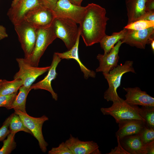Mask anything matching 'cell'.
Returning a JSON list of instances; mask_svg holds the SVG:
<instances>
[{
	"label": "cell",
	"instance_id": "6da1fadb",
	"mask_svg": "<svg viewBox=\"0 0 154 154\" xmlns=\"http://www.w3.org/2000/svg\"><path fill=\"white\" fill-rule=\"evenodd\" d=\"M86 7L85 15L79 29L86 45L90 46L100 43L106 35V26L109 19L106 16L105 9L99 5L92 3Z\"/></svg>",
	"mask_w": 154,
	"mask_h": 154
},
{
	"label": "cell",
	"instance_id": "7a4b0ae2",
	"mask_svg": "<svg viewBox=\"0 0 154 154\" xmlns=\"http://www.w3.org/2000/svg\"><path fill=\"white\" fill-rule=\"evenodd\" d=\"M132 61L126 60L124 64L118 65L108 73H103L108 84V88L104 94V98L107 101L113 102H119L123 99L117 92V89L121 85L122 77L125 73H135Z\"/></svg>",
	"mask_w": 154,
	"mask_h": 154
},
{
	"label": "cell",
	"instance_id": "3957f363",
	"mask_svg": "<svg viewBox=\"0 0 154 154\" xmlns=\"http://www.w3.org/2000/svg\"><path fill=\"white\" fill-rule=\"evenodd\" d=\"M77 23L68 18L56 17L52 23L57 38L61 39L68 50L75 44L80 35Z\"/></svg>",
	"mask_w": 154,
	"mask_h": 154
},
{
	"label": "cell",
	"instance_id": "277c9868",
	"mask_svg": "<svg viewBox=\"0 0 154 154\" xmlns=\"http://www.w3.org/2000/svg\"><path fill=\"white\" fill-rule=\"evenodd\" d=\"M56 38L52 23L46 27L38 28L33 50L28 57L25 58L30 65L38 67L40 58L46 49Z\"/></svg>",
	"mask_w": 154,
	"mask_h": 154
},
{
	"label": "cell",
	"instance_id": "5b68a950",
	"mask_svg": "<svg viewBox=\"0 0 154 154\" xmlns=\"http://www.w3.org/2000/svg\"><path fill=\"white\" fill-rule=\"evenodd\" d=\"M138 106L129 104L122 99L120 101L113 102L108 108H102L100 110L104 115H109L118 123L120 121L129 119H137L145 121L139 113Z\"/></svg>",
	"mask_w": 154,
	"mask_h": 154
},
{
	"label": "cell",
	"instance_id": "8992f818",
	"mask_svg": "<svg viewBox=\"0 0 154 154\" xmlns=\"http://www.w3.org/2000/svg\"><path fill=\"white\" fill-rule=\"evenodd\" d=\"M14 26L24 53V58H26L30 56L33 50L38 28L25 19Z\"/></svg>",
	"mask_w": 154,
	"mask_h": 154
},
{
	"label": "cell",
	"instance_id": "52a82bcc",
	"mask_svg": "<svg viewBox=\"0 0 154 154\" xmlns=\"http://www.w3.org/2000/svg\"><path fill=\"white\" fill-rule=\"evenodd\" d=\"M14 110V113L19 115L24 125L30 131L37 140L42 151L45 153L47 150L48 144L44 138L42 129L44 123L48 120V117L45 115L39 117H33L27 113L17 110Z\"/></svg>",
	"mask_w": 154,
	"mask_h": 154
},
{
	"label": "cell",
	"instance_id": "ba28073f",
	"mask_svg": "<svg viewBox=\"0 0 154 154\" xmlns=\"http://www.w3.org/2000/svg\"><path fill=\"white\" fill-rule=\"evenodd\" d=\"M19 68V71L14 75L13 78L21 80L23 86L30 88L36 79L49 69L50 66L39 67L30 65L24 58L16 59Z\"/></svg>",
	"mask_w": 154,
	"mask_h": 154
},
{
	"label": "cell",
	"instance_id": "9c48e42d",
	"mask_svg": "<svg viewBox=\"0 0 154 154\" xmlns=\"http://www.w3.org/2000/svg\"><path fill=\"white\" fill-rule=\"evenodd\" d=\"M55 17L53 10L40 5L29 10L25 15L24 19L38 28L50 25Z\"/></svg>",
	"mask_w": 154,
	"mask_h": 154
},
{
	"label": "cell",
	"instance_id": "30bf717a",
	"mask_svg": "<svg viewBox=\"0 0 154 154\" xmlns=\"http://www.w3.org/2000/svg\"><path fill=\"white\" fill-rule=\"evenodd\" d=\"M53 11L56 17L68 18L79 24L84 16L86 7L75 5L68 0H59Z\"/></svg>",
	"mask_w": 154,
	"mask_h": 154
},
{
	"label": "cell",
	"instance_id": "8fae6325",
	"mask_svg": "<svg viewBox=\"0 0 154 154\" xmlns=\"http://www.w3.org/2000/svg\"><path fill=\"white\" fill-rule=\"evenodd\" d=\"M154 40V27H152L139 30L127 29L125 37L121 41L122 43L144 49L147 44H150Z\"/></svg>",
	"mask_w": 154,
	"mask_h": 154
},
{
	"label": "cell",
	"instance_id": "7c38bea8",
	"mask_svg": "<svg viewBox=\"0 0 154 154\" xmlns=\"http://www.w3.org/2000/svg\"><path fill=\"white\" fill-rule=\"evenodd\" d=\"M65 143L72 154H101L98 144L93 141H84L71 134Z\"/></svg>",
	"mask_w": 154,
	"mask_h": 154
},
{
	"label": "cell",
	"instance_id": "4fadbf2b",
	"mask_svg": "<svg viewBox=\"0 0 154 154\" xmlns=\"http://www.w3.org/2000/svg\"><path fill=\"white\" fill-rule=\"evenodd\" d=\"M122 44L121 40H119L108 53L97 55L96 58L99 61V65L96 69V72L108 73L117 66L119 48Z\"/></svg>",
	"mask_w": 154,
	"mask_h": 154
},
{
	"label": "cell",
	"instance_id": "5bb4252c",
	"mask_svg": "<svg viewBox=\"0 0 154 154\" xmlns=\"http://www.w3.org/2000/svg\"><path fill=\"white\" fill-rule=\"evenodd\" d=\"M61 60L56 52H54L48 74L43 79L33 84L30 87L31 89L46 90L50 93L53 99L57 101L58 98V95L53 90L51 86V82L56 77L57 75L56 72V68Z\"/></svg>",
	"mask_w": 154,
	"mask_h": 154
},
{
	"label": "cell",
	"instance_id": "9a60e30c",
	"mask_svg": "<svg viewBox=\"0 0 154 154\" xmlns=\"http://www.w3.org/2000/svg\"><path fill=\"white\" fill-rule=\"evenodd\" d=\"M39 0H18L13 6H11L7 15L14 25L24 20L25 14L34 7L40 5Z\"/></svg>",
	"mask_w": 154,
	"mask_h": 154
},
{
	"label": "cell",
	"instance_id": "2e32d148",
	"mask_svg": "<svg viewBox=\"0 0 154 154\" xmlns=\"http://www.w3.org/2000/svg\"><path fill=\"white\" fill-rule=\"evenodd\" d=\"M127 93L124 101L127 103L133 105L145 106H154V98L147 92L142 91L140 88H123Z\"/></svg>",
	"mask_w": 154,
	"mask_h": 154
},
{
	"label": "cell",
	"instance_id": "e0dca14e",
	"mask_svg": "<svg viewBox=\"0 0 154 154\" xmlns=\"http://www.w3.org/2000/svg\"><path fill=\"white\" fill-rule=\"evenodd\" d=\"M149 0H125L128 24L141 20L147 13L146 5Z\"/></svg>",
	"mask_w": 154,
	"mask_h": 154
},
{
	"label": "cell",
	"instance_id": "ac0fdd59",
	"mask_svg": "<svg viewBox=\"0 0 154 154\" xmlns=\"http://www.w3.org/2000/svg\"><path fill=\"white\" fill-rule=\"evenodd\" d=\"M118 123L119 129L116 135L119 139L125 136L138 134L145 126L144 121L134 119L123 120Z\"/></svg>",
	"mask_w": 154,
	"mask_h": 154
},
{
	"label": "cell",
	"instance_id": "d6986e66",
	"mask_svg": "<svg viewBox=\"0 0 154 154\" xmlns=\"http://www.w3.org/2000/svg\"><path fill=\"white\" fill-rule=\"evenodd\" d=\"M80 35L77 39L74 45L70 50L63 52H56V54L61 59H74L75 60L80 66L81 70L84 74V78L87 79L89 77L94 78L96 73L86 67L82 62L78 54V46Z\"/></svg>",
	"mask_w": 154,
	"mask_h": 154
},
{
	"label": "cell",
	"instance_id": "ffe728a7",
	"mask_svg": "<svg viewBox=\"0 0 154 154\" xmlns=\"http://www.w3.org/2000/svg\"><path fill=\"white\" fill-rule=\"evenodd\" d=\"M119 139L121 146L129 154H143L144 144L139 134L125 136Z\"/></svg>",
	"mask_w": 154,
	"mask_h": 154
},
{
	"label": "cell",
	"instance_id": "44dd1931",
	"mask_svg": "<svg viewBox=\"0 0 154 154\" xmlns=\"http://www.w3.org/2000/svg\"><path fill=\"white\" fill-rule=\"evenodd\" d=\"M127 30V29L124 28L119 32L113 33L111 35H106L102 38L100 43L101 48L104 50V54L109 52L115 44L124 38Z\"/></svg>",
	"mask_w": 154,
	"mask_h": 154
},
{
	"label": "cell",
	"instance_id": "7402d4cb",
	"mask_svg": "<svg viewBox=\"0 0 154 154\" xmlns=\"http://www.w3.org/2000/svg\"><path fill=\"white\" fill-rule=\"evenodd\" d=\"M19 91L15 97L11 105L10 109L19 110L27 113L26 104L27 98L29 92L31 90L30 88H27L22 86L19 88Z\"/></svg>",
	"mask_w": 154,
	"mask_h": 154
},
{
	"label": "cell",
	"instance_id": "603a6c76",
	"mask_svg": "<svg viewBox=\"0 0 154 154\" xmlns=\"http://www.w3.org/2000/svg\"><path fill=\"white\" fill-rule=\"evenodd\" d=\"M23 85L22 81L19 79H15L11 81L3 80V82L0 89V96L17 92Z\"/></svg>",
	"mask_w": 154,
	"mask_h": 154
},
{
	"label": "cell",
	"instance_id": "cb8c5ba5",
	"mask_svg": "<svg viewBox=\"0 0 154 154\" xmlns=\"http://www.w3.org/2000/svg\"><path fill=\"white\" fill-rule=\"evenodd\" d=\"M9 129L10 133L16 134L19 131H23L32 135L30 131L24 125L19 115L15 113L12 114L9 125Z\"/></svg>",
	"mask_w": 154,
	"mask_h": 154
},
{
	"label": "cell",
	"instance_id": "d4e9b609",
	"mask_svg": "<svg viewBox=\"0 0 154 154\" xmlns=\"http://www.w3.org/2000/svg\"><path fill=\"white\" fill-rule=\"evenodd\" d=\"M139 113L144 120L145 125L154 128V106H142L139 108Z\"/></svg>",
	"mask_w": 154,
	"mask_h": 154
},
{
	"label": "cell",
	"instance_id": "484cf974",
	"mask_svg": "<svg viewBox=\"0 0 154 154\" xmlns=\"http://www.w3.org/2000/svg\"><path fill=\"white\" fill-rule=\"evenodd\" d=\"M15 133H10L7 139L3 140V145L0 149V154H9L16 148V143L15 141Z\"/></svg>",
	"mask_w": 154,
	"mask_h": 154
},
{
	"label": "cell",
	"instance_id": "4316f807",
	"mask_svg": "<svg viewBox=\"0 0 154 154\" xmlns=\"http://www.w3.org/2000/svg\"><path fill=\"white\" fill-rule=\"evenodd\" d=\"M152 27H154V21L139 20L127 24L124 28L128 29L139 30Z\"/></svg>",
	"mask_w": 154,
	"mask_h": 154
},
{
	"label": "cell",
	"instance_id": "83f0119b",
	"mask_svg": "<svg viewBox=\"0 0 154 154\" xmlns=\"http://www.w3.org/2000/svg\"><path fill=\"white\" fill-rule=\"evenodd\" d=\"M139 134L144 145L154 141V128H149L145 125Z\"/></svg>",
	"mask_w": 154,
	"mask_h": 154
},
{
	"label": "cell",
	"instance_id": "f1b7e54d",
	"mask_svg": "<svg viewBox=\"0 0 154 154\" xmlns=\"http://www.w3.org/2000/svg\"><path fill=\"white\" fill-rule=\"evenodd\" d=\"M17 92L11 94L0 96V107L10 110L11 105Z\"/></svg>",
	"mask_w": 154,
	"mask_h": 154
},
{
	"label": "cell",
	"instance_id": "f546056e",
	"mask_svg": "<svg viewBox=\"0 0 154 154\" xmlns=\"http://www.w3.org/2000/svg\"><path fill=\"white\" fill-rule=\"evenodd\" d=\"M48 154H72L64 142H62L57 147H52L48 152Z\"/></svg>",
	"mask_w": 154,
	"mask_h": 154
},
{
	"label": "cell",
	"instance_id": "4dcf8cb0",
	"mask_svg": "<svg viewBox=\"0 0 154 154\" xmlns=\"http://www.w3.org/2000/svg\"><path fill=\"white\" fill-rule=\"evenodd\" d=\"M12 116V114L6 119L0 128V141H3L10 133L9 125Z\"/></svg>",
	"mask_w": 154,
	"mask_h": 154
},
{
	"label": "cell",
	"instance_id": "1f68e13d",
	"mask_svg": "<svg viewBox=\"0 0 154 154\" xmlns=\"http://www.w3.org/2000/svg\"><path fill=\"white\" fill-rule=\"evenodd\" d=\"M117 146L114 149H112L111 151L107 154H129L121 145L118 137H117Z\"/></svg>",
	"mask_w": 154,
	"mask_h": 154
},
{
	"label": "cell",
	"instance_id": "d6a6232c",
	"mask_svg": "<svg viewBox=\"0 0 154 154\" xmlns=\"http://www.w3.org/2000/svg\"><path fill=\"white\" fill-rule=\"evenodd\" d=\"M59 0H39L40 5L45 6L53 10Z\"/></svg>",
	"mask_w": 154,
	"mask_h": 154
},
{
	"label": "cell",
	"instance_id": "836d02e7",
	"mask_svg": "<svg viewBox=\"0 0 154 154\" xmlns=\"http://www.w3.org/2000/svg\"><path fill=\"white\" fill-rule=\"evenodd\" d=\"M154 141L144 145L143 154H154Z\"/></svg>",
	"mask_w": 154,
	"mask_h": 154
},
{
	"label": "cell",
	"instance_id": "e575fe53",
	"mask_svg": "<svg viewBox=\"0 0 154 154\" xmlns=\"http://www.w3.org/2000/svg\"><path fill=\"white\" fill-rule=\"evenodd\" d=\"M141 20L154 21V11L147 13Z\"/></svg>",
	"mask_w": 154,
	"mask_h": 154
},
{
	"label": "cell",
	"instance_id": "d590c367",
	"mask_svg": "<svg viewBox=\"0 0 154 154\" xmlns=\"http://www.w3.org/2000/svg\"><path fill=\"white\" fill-rule=\"evenodd\" d=\"M146 9L147 13L154 11V0H149L147 2Z\"/></svg>",
	"mask_w": 154,
	"mask_h": 154
},
{
	"label": "cell",
	"instance_id": "8d00e7d4",
	"mask_svg": "<svg viewBox=\"0 0 154 154\" xmlns=\"http://www.w3.org/2000/svg\"><path fill=\"white\" fill-rule=\"evenodd\" d=\"M6 29L3 26L0 25V40L7 37Z\"/></svg>",
	"mask_w": 154,
	"mask_h": 154
},
{
	"label": "cell",
	"instance_id": "74e56055",
	"mask_svg": "<svg viewBox=\"0 0 154 154\" xmlns=\"http://www.w3.org/2000/svg\"><path fill=\"white\" fill-rule=\"evenodd\" d=\"M83 0H68L72 4L77 6H81V4Z\"/></svg>",
	"mask_w": 154,
	"mask_h": 154
},
{
	"label": "cell",
	"instance_id": "f35d334b",
	"mask_svg": "<svg viewBox=\"0 0 154 154\" xmlns=\"http://www.w3.org/2000/svg\"><path fill=\"white\" fill-rule=\"evenodd\" d=\"M151 46L152 49L154 52V40H153L151 43Z\"/></svg>",
	"mask_w": 154,
	"mask_h": 154
},
{
	"label": "cell",
	"instance_id": "ab89813d",
	"mask_svg": "<svg viewBox=\"0 0 154 154\" xmlns=\"http://www.w3.org/2000/svg\"><path fill=\"white\" fill-rule=\"evenodd\" d=\"M18 0H13L11 4V6H13L15 5L17 2Z\"/></svg>",
	"mask_w": 154,
	"mask_h": 154
},
{
	"label": "cell",
	"instance_id": "60d3db41",
	"mask_svg": "<svg viewBox=\"0 0 154 154\" xmlns=\"http://www.w3.org/2000/svg\"><path fill=\"white\" fill-rule=\"evenodd\" d=\"M3 82V80L0 79V89Z\"/></svg>",
	"mask_w": 154,
	"mask_h": 154
}]
</instances>
